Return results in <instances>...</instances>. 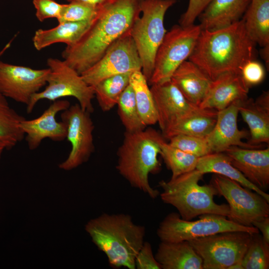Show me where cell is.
I'll return each mask as SVG.
<instances>
[{
  "label": "cell",
  "mask_w": 269,
  "mask_h": 269,
  "mask_svg": "<svg viewBox=\"0 0 269 269\" xmlns=\"http://www.w3.org/2000/svg\"><path fill=\"white\" fill-rule=\"evenodd\" d=\"M140 12L139 0H116L104 5L80 40L66 46L62 52L63 60L81 75L130 30Z\"/></svg>",
  "instance_id": "cell-1"
},
{
  "label": "cell",
  "mask_w": 269,
  "mask_h": 269,
  "mask_svg": "<svg viewBox=\"0 0 269 269\" xmlns=\"http://www.w3.org/2000/svg\"><path fill=\"white\" fill-rule=\"evenodd\" d=\"M255 45L242 18L221 29H202L188 60L214 80L227 73H241L245 64L254 59Z\"/></svg>",
  "instance_id": "cell-2"
},
{
  "label": "cell",
  "mask_w": 269,
  "mask_h": 269,
  "mask_svg": "<svg viewBox=\"0 0 269 269\" xmlns=\"http://www.w3.org/2000/svg\"><path fill=\"white\" fill-rule=\"evenodd\" d=\"M85 230L115 268L135 269L136 255L144 242L145 228L124 213L102 215L86 224Z\"/></svg>",
  "instance_id": "cell-3"
},
{
  "label": "cell",
  "mask_w": 269,
  "mask_h": 269,
  "mask_svg": "<svg viewBox=\"0 0 269 269\" xmlns=\"http://www.w3.org/2000/svg\"><path fill=\"white\" fill-rule=\"evenodd\" d=\"M162 137L151 128L135 132H125L117 151L118 172L132 187L152 199H155L160 193L150 186L148 176L157 172L160 168L158 155Z\"/></svg>",
  "instance_id": "cell-4"
},
{
  "label": "cell",
  "mask_w": 269,
  "mask_h": 269,
  "mask_svg": "<svg viewBox=\"0 0 269 269\" xmlns=\"http://www.w3.org/2000/svg\"><path fill=\"white\" fill-rule=\"evenodd\" d=\"M203 175L195 169L168 181H160L158 184L162 190L159 194L161 200L174 207L185 220H192L207 214L227 217L230 213L229 205L214 202V196L218 193L213 185L211 183L199 184Z\"/></svg>",
  "instance_id": "cell-5"
},
{
  "label": "cell",
  "mask_w": 269,
  "mask_h": 269,
  "mask_svg": "<svg viewBox=\"0 0 269 269\" xmlns=\"http://www.w3.org/2000/svg\"><path fill=\"white\" fill-rule=\"evenodd\" d=\"M176 0H139L141 16L134 22L130 30L141 62V72L147 82L154 68L156 52L167 32L164 19Z\"/></svg>",
  "instance_id": "cell-6"
},
{
  "label": "cell",
  "mask_w": 269,
  "mask_h": 269,
  "mask_svg": "<svg viewBox=\"0 0 269 269\" xmlns=\"http://www.w3.org/2000/svg\"><path fill=\"white\" fill-rule=\"evenodd\" d=\"M47 64L50 72L46 86L32 97L26 106L27 113H31L40 100L53 102L66 97L75 98L82 109L93 113L92 100L95 97L93 87L87 84L81 75L63 60L49 58Z\"/></svg>",
  "instance_id": "cell-7"
},
{
  "label": "cell",
  "mask_w": 269,
  "mask_h": 269,
  "mask_svg": "<svg viewBox=\"0 0 269 269\" xmlns=\"http://www.w3.org/2000/svg\"><path fill=\"white\" fill-rule=\"evenodd\" d=\"M195 221L182 219L177 213L172 212L165 216L159 223L156 233L160 241L175 242L204 237L215 234L232 231H243L251 234L259 233L254 226L238 224L227 217L213 214L199 216Z\"/></svg>",
  "instance_id": "cell-8"
},
{
  "label": "cell",
  "mask_w": 269,
  "mask_h": 269,
  "mask_svg": "<svg viewBox=\"0 0 269 269\" xmlns=\"http://www.w3.org/2000/svg\"><path fill=\"white\" fill-rule=\"evenodd\" d=\"M201 30L200 24H179L166 32L156 53L149 85L170 80L174 72L193 52Z\"/></svg>",
  "instance_id": "cell-9"
},
{
  "label": "cell",
  "mask_w": 269,
  "mask_h": 269,
  "mask_svg": "<svg viewBox=\"0 0 269 269\" xmlns=\"http://www.w3.org/2000/svg\"><path fill=\"white\" fill-rule=\"evenodd\" d=\"M252 234L226 232L189 241L201 258L203 269H229L242 262Z\"/></svg>",
  "instance_id": "cell-10"
},
{
  "label": "cell",
  "mask_w": 269,
  "mask_h": 269,
  "mask_svg": "<svg viewBox=\"0 0 269 269\" xmlns=\"http://www.w3.org/2000/svg\"><path fill=\"white\" fill-rule=\"evenodd\" d=\"M211 183L218 195L228 202L230 213L227 218L230 220L241 225L253 226L254 221L269 216V202L258 193L219 174L213 176Z\"/></svg>",
  "instance_id": "cell-11"
},
{
  "label": "cell",
  "mask_w": 269,
  "mask_h": 269,
  "mask_svg": "<svg viewBox=\"0 0 269 269\" xmlns=\"http://www.w3.org/2000/svg\"><path fill=\"white\" fill-rule=\"evenodd\" d=\"M130 30L113 43L95 64L81 74L87 84L94 87L103 80L116 75L141 71V60Z\"/></svg>",
  "instance_id": "cell-12"
},
{
  "label": "cell",
  "mask_w": 269,
  "mask_h": 269,
  "mask_svg": "<svg viewBox=\"0 0 269 269\" xmlns=\"http://www.w3.org/2000/svg\"><path fill=\"white\" fill-rule=\"evenodd\" d=\"M90 112L79 104L72 105L62 112V121L67 126L66 138L71 143V151L59 167L68 171L87 162L94 151L93 133L94 125Z\"/></svg>",
  "instance_id": "cell-13"
},
{
  "label": "cell",
  "mask_w": 269,
  "mask_h": 269,
  "mask_svg": "<svg viewBox=\"0 0 269 269\" xmlns=\"http://www.w3.org/2000/svg\"><path fill=\"white\" fill-rule=\"evenodd\" d=\"M50 69H35L0 60V93L26 105L47 84Z\"/></svg>",
  "instance_id": "cell-14"
},
{
  "label": "cell",
  "mask_w": 269,
  "mask_h": 269,
  "mask_svg": "<svg viewBox=\"0 0 269 269\" xmlns=\"http://www.w3.org/2000/svg\"><path fill=\"white\" fill-rule=\"evenodd\" d=\"M162 134L177 123L203 111L189 102L171 80L151 85Z\"/></svg>",
  "instance_id": "cell-15"
},
{
  "label": "cell",
  "mask_w": 269,
  "mask_h": 269,
  "mask_svg": "<svg viewBox=\"0 0 269 269\" xmlns=\"http://www.w3.org/2000/svg\"><path fill=\"white\" fill-rule=\"evenodd\" d=\"M70 106L68 100H57L53 101L38 118L29 120L25 119L20 123V127L26 135L25 139L29 149H36L47 138L56 141L66 138L67 126L63 121L57 122L56 116Z\"/></svg>",
  "instance_id": "cell-16"
},
{
  "label": "cell",
  "mask_w": 269,
  "mask_h": 269,
  "mask_svg": "<svg viewBox=\"0 0 269 269\" xmlns=\"http://www.w3.org/2000/svg\"><path fill=\"white\" fill-rule=\"evenodd\" d=\"M241 101H236L226 108L218 111L215 125L205 137L213 152H224L233 146L246 148H259L260 146L242 141L244 138L249 139L250 133L240 130L238 127L237 118Z\"/></svg>",
  "instance_id": "cell-17"
},
{
  "label": "cell",
  "mask_w": 269,
  "mask_h": 269,
  "mask_svg": "<svg viewBox=\"0 0 269 269\" xmlns=\"http://www.w3.org/2000/svg\"><path fill=\"white\" fill-rule=\"evenodd\" d=\"M231 159L232 165L252 184L261 190L269 185V147L263 149L236 146L224 152Z\"/></svg>",
  "instance_id": "cell-18"
},
{
  "label": "cell",
  "mask_w": 269,
  "mask_h": 269,
  "mask_svg": "<svg viewBox=\"0 0 269 269\" xmlns=\"http://www.w3.org/2000/svg\"><path fill=\"white\" fill-rule=\"evenodd\" d=\"M249 87L241 73H227L212 81L206 96L199 107L219 111L236 101L249 98Z\"/></svg>",
  "instance_id": "cell-19"
},
{
  "label": "cell",
  "mask_w": 269,
  "mask_h": 269,
  "mask_svg": "<svg viewBox=\"0 0 269 269\" xmlns=\"http://www.w3.org/2000/svg\"><path fill=\"white\" fill-rule=\"evenodd\" d=\"M240 113L250 130L249 144L260 146L269 143V91H264L254 100L248 98L241 101Z\"/></svg>",
  "instance_id": "cell-20"
},
{
  "label": "cell",
  "mask_w": 269,
  "mask_h": 269,
  "mask_svg": "<svg viewBox=\"0 0 269 269\" xmlns=\"http://www.w3.org/2000/svg\"><path fill=\"white\" fill-rule=\"evenodd\" d=\"M170 80L189 102L198 107L206 96L213 81L189 60L184 61L176 69Z\"/></svg>",
  "instance_id": "cell-21"
},
{
  "label": "cell",
  "mask_w": 269,
  "mask_h": 269,
  "mask_svg": "<svg viewBox=\"0 0 269 269\" xmlns=\"http://www.w3.org/2000/svg\"><path fill=\"white\" fill-rule=\"evenodd\" d=\"M251 0H212L198 18L203 30L229 26L241 20Z\"/></svg>",
  "instance_id": "cell-22"
},
{
  "label": "cell",
  "mask_w": 269,
  "mask_h": 269,
  "mask_svg": "<svg viewBox=\"0 0 269 269\" xmlns=\"http://www.w3.org/2000/svg\"><path fill=\"white\" fill-rule=\"evenodd\" d=\"M154 256L161 269H203L201 258L188 241H161Z\"/></svg>",
  "instance_id": "cell-23"
},
{
  "label": "cell",
  "mask_w": 269,
  "mask_h": 269,
  "mask_svg": "<svg viewBox=\"0 0 269 269\" xmlns=\"http://www.w3.org/2000/svg\"><path fill=\"white\" fill-rule=\"evenodd\" d=\"M97 18V17H96ZM94 20L82 21H63L49 29L37 30L32 38L34 48L41 50L57 43L67 46L76 44L91 27Z\"/></svg>",
  "instance_id": "cell-24"
},
{
  "label": "cell",
  "mask_w": 269,
  "mask_h": 269,
  "mask_svg": "<svg viewBox=\"0 0 269 269\" xmlns=\"http://www.w3.org/2000/svg\"><path fill=\"white\" fill-rule=\"evenodd\" d=\"M196 169L204 175L214 173L233 180L244 187L258 193L269 202V194L250 182L232 164L225 152H212L198 158Z\"/></svg>",
  "instance_id": "cell-25"
},
{
  "label": "cell",
  "mask_w": 269,
  "mask_h": 269,
  "mask_svg": "<svg viewBox=\"0 0 269 269\" xmlns=\"http://www.w3.org/2000/svg\"><path fill=\"white\" fill-rule=\"evenodd\" d=\"M242 18L256 44L262 47L269 44V0H251Z\"/></svg>",
  "instance_id": "cell-26"
},
{
  "label": "cell",
  "mask_w": 269,
  "mask_h": 269,
  "mask_svg": "<svg viewBox=\"0 0 269 269\" xmlns=\"http://www.w3.org/2000/svg\"><path fill=\"white\" fill-rule=\"evenodd\" d=\"M218 111L204 109L173 125L162 134L165 138L179 134L206 137L213 130L217 120Z\"/></svg>",
  "instance_id": "cell-27"
},
{
  "label": "cell",
  "mask_w": 269,
  "mask_h": 269,
  "mask_svg": "<svg viewBox=\"0 0 269 269\" xmlns=\"http://www.w3.org/2000/svg\"><path fill=\"white\" fill-rule=\"evenodd\" d=\"M130 84L134 93L139 116L145 125H153L157 122L155 106L148 82L141 71L133 72Z\"/></svg>",
  "instance_id": "cell-28"
},
{
  "label": "cell",
  "mask_w": 269,
  "mask_h": 269,
  "mask_svg": "<svg viewBox=\"0 0 269 269\" xmlns=\"http://www.w3.org/2000/svg\"><path fill=\"white\" fill-rule=\"evenodd\" d=\"M24 119L0 93V142L5 144L6 149L12 148L23 139L25 134L20 124Z\"/></svg>",
  "instance_id": "cell-29"
},
{
  "label": "cell",
  "mask_w": 269,
  "mask_h": 269,
  "mask_svg": "<svg viewBox=\"0 0 269 269\" xmlns=\"http://www.w3.org/2000/svg\"><path fill=\"white\" fill-rule=\"evenodd\" d=\"M132 73H126L109 77L93 87L95 96L103 111H109L117 105L121 94L130 84Z\"/></svg>",
  "instance_id": "cell-30"
},
{
  "label": "cell",
  "mask_w": 269,
  "mask_h": 269,
  "mask_svg": "<svg viewBox=\"0 0 269 269\" xmlns=\"http://www.w3.org/2000/svg\"><path fill=\"white\" fill-rule=\"evenodd\" d=\"M160 155L167 167L171 170V179L196 169L198 157L185 152L167 142L163 136L159 142Z\"/></svg>",
  "instance_id": "cell-31"
},
{
  "label": "cell",
  "mask_w": 269,
  "mask_h": 269,
  "mask_svg": "<svg viewBox=\"0 0 269 269\" xmlns=\"http://www.w3.org/2000/svg\"><path fill=\"white\" fill-rule=\"evenodd\" d=\"M117 106L118 114L125 132H137L147 127L139 116L134 91L130 84L121 94Z\"/></svg>",
  "instance_id": "cell-32"
},
{
  "label": "cell",
  "mask_w": 269,
  "mask_h": 269,
  "mask_svg": "<svg viewBox=\"0 0 269 269\" xmlns=\"http://www.w3.org/2000/svg\"><path fill=\"white\" fill-rule=\"evenodd\" d=\"M243 269H268L269 244L259 233L252 234L248 249L242 260Z\"/></svg>",
  "instance_id": "cell-33"
},
{
  "label": "cell",
  "mask_w": 269,
  "mask_h": 269,
  "mask_svg": "<svg viewBox=\"0 0 269 269\" xmlns=\"http://www.w3.org/2000/svg\"><path fill=\"white\" fill-rule=\"evenodd\" d=\"M104 6L79 2H69L67 4H63L60 16L57 20L60 22L94 20L98 16Z\"/></svg>",
  "instance_id": "cell-34"
},
{
  "label": "cell",
  "mask_w": 269,
  "mask_h": 269,
  "mask_svg": "<svg viewBox=\"0 0 269 269\" xmlns=\"http://www.w3.org/2000/svg\"><path fill=\"white\" fill-rule=\"evenodd\" d=\"M168 139L171 145L198 157L213 152L205 137L179 134Z\"/></svg>",
  "instance_id": "cell-35"
},
{
  "label": "cell",
  "mask_w": 269,
  "mask_h": 269,
  "mask_svg": "<svg viewBox=\"0 0 269 269\" xmlns=\"http://www.w3.org/2000/svg\"><path fill=\"white\" fill-rule=\"evenodd\" d=\"M36 9V16L41 22L48 18H56L60 16L63 4L54 0H33Z\"/></svg>",
  "instance_id": "cell-36"
},
{
  "label": "cell",
  "mask_w": 269,
  "mask_h": 269,
  "mask_svg": "<svg viewBox=\"0 0 269 269\" xmlns=\"http://www.w3.org/2000/svg\"><path fill=\"white\" fill-rule=\"evenodd\" d=\"M241 73L249 87L262 82L265 76V71L262 64L254 59L245 64Z\"/></svg>",
  "instance_id": "cell-37"
},
{
  "label": "cell",
  "mask_w": 269,
  "mask_h": 269,
  "mask_svg": "<svg viewBox=\"0 0 269 269\" xmlns=\"http://www.w3.org/2000/svg\"><path fill=\"white\" fill-rule=\"evenodd\" d=\"M135 267L137 269H161L149 242L144 241L143 244L135 258Z\"/></svg>",
  "instance_id": "cell-38"
},
{
  "label": "cell",
  "mask_w": 269,
  "mask_h": 269,
  "mask_svg": "<svg viewBox=\"0 0 269 269\" xmlns=\"http://www.w3.org/2000/svg\"><path fill=\"white\" fill-rule=\"evenodd\" d=\"M212 0H189L187 8L179 19V24L186 26L194 24L195 19Z\"/></svg>",
  "instance_id": "cell-39"
},
{
  "label": "cell",
  "mask_w": 269,
  "mask_h": 269,
  "mask_svg": "<svg viewBox=\"0 0 269 269\" xmlns=\"http://www.w3.org/2000/svg\"><path fill=\"white\" fill-rule=\"evenodd\" d=\"M252 225L261 232L264 241L269 244V216L254 221Z\"/></svg>",
  "instance_id": "cell-40"
},
{
  "label": "cell",
  "mask_w": 269,
  "mask_h": 269,
  "mask_svg": "<svg viewBox=\"0 0 269 269\" xmlns=\"http://www.w3.org/2000/svg\"><path fill=\"white\" fill-rule=\"evenodd\" d=\"M69 2H79L97 6H102L110 3L116 0H67Z\"/></svg>",
  "instance_id": "cell-41"
},
{
  "label": "cell",
  "mask_w": 269,
  "mask_h": 269,
  "mask_svg": "<svg viewBox=\"0 0 269 269\" xmlns=\"http://www.w3.org/2000/svg\"><path fill=\"white\" fill-rule=\"evenodd\" d=\"M262 58L265 61L266 65L269 70V44L262 47L260 51Z\"/></svg>",
  "instance_id": "cell-42"
},
{
  "label": "cell",
  "mask_w": 269,
  "mask_h": 269,
  "mask_svg": "<svg viewBox=\"0 0 269 269\" xmlns=\"http://www.w3.org/2000/svg\"><path fill=\"white\" fill-rule=\"evenodd\" d=\"M6 149V146L4 144L0 142V159L3 150Z\"/></svg>",
  "instance_id": "cell-43"
}]
</instances>
